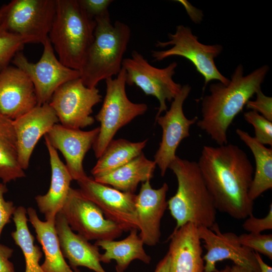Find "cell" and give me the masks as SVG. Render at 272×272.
<instances>
[{
	"instance_id": "obj_33",
	"label": "cell",
	"mask_w": 272,
	"mask_h": 272,
	"mask_svg": "<svg viewBox=\"0 0 272 272\" xmlns=\"http://www.w3.org/2000/svg\"><path fill=\"white\" fill-rule=\"evenodd\" d=\"M243 229L249 233L259 234L263 231L272 229V204L269 205L267 215L262 218L250 215L242 225Z\"/></svg>"
},
{
	"instance_id": "obj_14",
	"label": "cell",
	"mask_w": 272,
	"mask_h": 272,
	"mask_svg": "<svg viewBox=\"0 0 272 272\" xmlns=\"http://www.w3.org/2000/svg\"><path fill=\"white\" fill-rule=\"evenodd\" d=\"M191 89L188 84L182 86L180 92L172 101L169 109L164 115L156 117V121L162 129V137L154 161L162 177L176 158V151L181 142L190 136V126L198 120L197 116L187 118L183 112V105Z\"/></svg>"
},
{
	"instance_id": "obj_39",
	"label": "cell",
	"mask_w": 272,
	"mask_h": 272,
	"mask_svg": "<svg viewBox=\"0 0 272 272\" xmlns=\"http://www.w3.org/2000/svg\"><path fill=\"white\" fill-rule=\"evenodd\" d=\"M170 257L167 253L157 265L154 272H170Z\"/></svg>"
},
{
	"instance_id": "obj_38",
	"label": "cell",
	"mask_w": 272,
	"mask_h": 272,
	"mask_svg": "<svg viewBox=\"0 0 272 272\" xmlns=\"http://www.w3.org/2000/svg\"><path fill=\"white\" fill-rule=\"evenodd\" d=\"M175 1L183 5L190 18L194 23H200L203 17L202 11L197 9L186 0H178Z\"/></svg>"
},
{
	"instance_id": "obj_40",
	"label": "cell",
	"mask_w": 272,
	"mask_h": 272,
	"mask_svg": "<svg viewBox=\"0 0 272 272\" xmlns=\"http://www.w3.org/2000/svg\"><path fill=\"white\" fill-rule=\"evenodd\" d=\"M254 255L259 265L260 272H272V267L264 262L259 253L254 252Z\"/></svg>"
},
{
	"instance_id": "obj_20",
	"label": "cell",
	"mask_w": 272,
	"mask_h": 272,
	"mask_svg": "<svg viewBox=\"0 0 272 272\" xmlns=\"http://www.w3.org/2000/svg\"><path fill=\"white\" fill-rule=\"evenodd\" d=\"M170 272H203L204 260L197 226L187 223L169 236Z\"/></svg>"
},
{
	"instance_id": "obj_10",
	"label": "cell",
	"mask_w": 272,
	"mask_h": 272,
	"mask_svg": "<svg viewBox=\"0 0 272 272\" xmlns=\"http://www.w3.org/2000/svg\"><path fill=\"white\" fill-rule=\"evenodd\" d=\"M42 55L37 62H30L22 51L17 53L12 62L24 72L32 82L37 105L49 103L54 92L62 84L80 78L79 71L68 67L56 56L48 39L43 44Z\"/></svg>"
},
{
	"instance_id": "obj_29",
	"label": "cell",
	"mask_w": 272,
	"mask_h": 272,
	"mask_svg": "<svg viewBox=\"0 0 272 272\" xmlns=\"http://www.w3.org/2000/svg\"><path fill=\"white\" fill-rule=\"evenodd\" d=\"M26 214L27 209L24 207L16 208L12 217L16 230L12 232L11 236L24 255L25 272H45L39 264L42 253L40 247L34 243V237L29 230Z\"/></svg>"
},
{
	"instance_id": "obj_26",
	"label": "cell",
	"mask_w": 272,
	"mask_h": 272,
	"mask_svg": "<svg viewBox=\"0 0 272 272\" xmlns=\"http://www.w3.org/2000/svg\"><path fill=\"white\" fill-rule=\"evenodd\" d=\"M236 132L251 150L255 159V170L249 191V197L254 201L272 188V149L266 148L241 129L237 128Z\"/></svg>"
},
{
	"instance_id": "obj_17",
	"label": "cell",
	"mask_w": 272,
	"mask_h": 272,
	"mask_svg": "<svg viewBox=\"0 0 272 272\" xmlns=\"http://www.w3.org/2000/svg\"><path fill=\"white\" fill-rule=\"evenodd\" d=\"M37 105L34 86L27 75L15 66L0 72V113L14 120Z\"/></svg>"
},
{
	"instance_id": "obj_25",
	"label": "cell",
	"mask_w": 272,
	"mask_h": 272,
	"mask_svg": "<svg viewBox=\"0 0 272 272\" xmlns=\"http://www.w3.org/2000/svg\"><path fill=\"white\" fill-rule=\"evenodd\" d=\"M137 229H131L125 238L119 241H96L94 244L105 250L100 255V261L109 263L112 260H115L116 272H124L131 262L135 259L149 264L151 258L146 252L144 243Z\"/></svg>"
},
{
	"instance_id": "obj_6",
	"label": "cell",
	"mask_w": 272,
	"mask_h": 272,
	"mask_svg": "<svg viewBox=\"0 0 272 272\" xmlns=\"http://www.w3.org/2000/svg\"><path fill=\"white\" fill-rule=\"evenodd\" d=\"M106 94L102 107L95 116L100 123L98 135L93 145L99 158L117 131L148 109L145 103H135L128 98L125 90L126 72L122 67L114 79L105 80Z\"/></svg>"
},
{
	"instance_id": "obj_11",
	"label": "cell",
	"mask_w": 272,
	"mask_h": 272,
	"mask_svg": "<svg viewBox=\"0 0 272 272\" xmlns=\"http://www.w3.org/2000/svg\"><path fill=\"white\" fill-rule=\"evenodd\" d=\"M96 87L86 86L80 78L60 86L53 94L49 102L63 126L80 129L92 125L93 107L102 101Z\"/></svg>"
},
{
	"instance_id": "obj_16",
	"label": "cell",
	"mask_w": 272,
	"mask_h": 272,
	"mask_svg": "<svg viewBox=\"0 0 272 272\" xmlns=\"http://www.w3.org/2000/svg\"><path fill=\"white\" fill-rule=\"evenodd\" d=\"M99 127L91 130L67 128L61 124L54 125L44 135L50 145L63 155L65 164L73 180L77 181L87 176L83 167L84 157L93 147Z\"/></svg>"
},
{
	"instance_id": "obj_36",
	"label": "cell",
	"mask_w": 272,
	"mask_h": 272,
	"mask_svg": "<svg viewBox=\"0 0 272 272\" xmlns=\"http://www.w3.org/2000/svg\"><path fill=\"white\" fill-rule=\"evenodd\" d=\"M113 2L111 0H78L81 7L93 19L108 12V7Z\"/></svg>"
},
{
	"instance_id": "obj_35",
	"label": "cell",
	"mask_w": 272,
	"mask_h": 272,
	"mask_svg": "<svg viewBox=\"0 0 272 272\" xmlns=\"http://www.w3.org/2000/svg\"><path fill=\"white\" fill-rule=\"evenodd\" d=\"M8 191L6 184L0 182V238L4 227L11 222L16 209L13 201L4 198V194Z\"/></svg>"
},
{
	"instance_id": "obj_12",
	"label": "cell",
	"mask_w": 272,
	"mask_h": 272,
	"mask_svg": "<svg viewBox=\"0 0 272 272\" xmlns=\"http://www.w3.org/2000/svg\"><path fill=\"white\" fill-rule=\"evenodd\" d=\"M60 212L72 230L88 241L114 240L123 232L117 224L106 218L99 207L79 189L70 188Z\"/></svg>"
},
{
	"instance_id": "obj_9",
	"label": "cell",
	"mask_w": 272,
	"mask_h": 272,
	"mask_svg": "<svg viewBox=\"0 0 272 272\" xmlns=\"http://www.w3.org/2000/svg\"><path fill=\"white\" fill-rule=\"evenodd\" d=\"M177 63L173 61L164 68L152 65L136 50L130 57L124 58L122 67L126 72V83L135 85L146 95L155 97L159 106L156 117L167 110L166 101H172L180 92L182 86L173 79Z\"/></svg>"
},
{
	"instance_id": "obj_24",
	"label": "cell",
	"mask_w": 272,
	"mask_h": 272,
	"mask_svg": "<svg viewBox=\"0 0 272 272\" xmlns=\"http://www.w3.org/2000/svg\"><path fill=\"white\" fill-rule=\"evenodd\" d=\"M156 166L155 161L148 159L142 153L122 166L94 179L120 191L134 193L140 182L153 177Z\"/></svg>"
},
{
	"instance_id": "obj_8",
	"label": "cell",
	"mask_w": 272,
	"mask_h": 272,
	"mask_svg": "<svg viewBox=\"0 0 272 272\" xmlns=\"http://www.w3.org/2000/svg\"><path fill=\"white\" fill-rule=\"evenodd\" d=\"M55 10L56 0H13L0 8V26L43 44L48 38Z\"/></svg>"
},
{
	"instance_id": "obj_15",
	"label": "cell",
	"mask_w": 272,
	"mask_h": 272,
	"mask_svg": "<svg viewBox=\"0 0 272 272\" xmlns=\"http://www.w3.org/2000/svg\"><path fill=\"white\" fill-rule=\"evenodd\" d=\"M197 230L207 250L202 257L205 261L203 272H219L216 267V263L225 259L252 272H260L254 251L242 246L236 234L221 232L217 223L211 228L198 226Z\"/></svg>"
},
{
	"instance_id": "obj_18",
	"label": "cell",
	"mask_w": 272,
	"mask_h": 272,
	"mask_svg": "<svg viewBox=\"0 0 272 272\" xmlns=\"http://www.w3.org/2000/svg\"><path fill=\"white\" fill-rule=\"evenodd\" d=\"M59 120L49 103L37 105L13 120L19 163L25 170L28 168L33 150L40 140Z\"/></svg>"
},
{
	"instance_id": "obj_4",
	"label": "cell",
	"mask_w": 272,
	"mask_h": 272,
	"mask_svg": "<svg viewBox=\"0 0 272 272\" xmlns=\"http://www.w3.org/2000/svg\"><path fill=\"white\" fill-rule=\"evenodd\" d=\"M94 19V39L80 70V78L89 88L120 73L131 33L126 24L112 23L108 11Z\"/></svg>"
},
{
	"instance_id": "obj_43",
	"label": "cell",
	"mask_w": 272,
	"mask_h": 272,
	"mask_svg": "<svg viewBox=\"0 0 272 272\" xmlns=\"http://www.w3.org/2000/svg\"><path fill=\"white\" fill-rule=\"evenodd\" d=\"M219 272H220V270H219Z\"/></svg>"
},
{
	"instance_id": "obj_37",
	"label": "cell",
	"mask_w": 272,
	"mask_h": 272,
	"mask_svg": "<svg viewBox=\"0 0 272 272\" xmlns=\"http://www.w3.org/2000/svg\"><path fill=\"white\" fill-rule=\"evenodd\" d=\"M13 249L0 244V272H16L13 263L10 260Z\"/></svg>"
},
{
	"instance_id": "obj_7",
	"label": "cell",
	"mask_w": 272,
	"mask_h": 272,
	"mask_svg": "<svg viewBox=\"0 0 272 272\" xmlns=\"http://www.w3.org/2000/svg\"><path fill=\"white\" fill-rule=\"evenodd\" d=\"M168 35V41H157L156 47L170 48L165 50H152L151 56L155 61H161L172 56L187 59L203 77V91L209 82L213 80L218 81L224 85L229 83L230 80L219 72L214 60L223 50L221 45L201 43L192 33L190 28L182 25L177 26L175 32Z\"/></svg>"
},
{
	"instance_id": "obj_28",
	"label": "cell",
	"mask_w": 272,
	"mask_h": 272,
	"mask_svg": "<svg viewBox=\"0 0 272 272\" xmlns=\"http://www.w3.org/2000/svg\"><path fill=\"white\" fill-rule=\"evenodd\" d=\"M148 141L146 139L135 143L122 139H113L91 171L94 178L107 174L140 155Z\"/></svg>"
},
{
	"instance_id": "obj_32",
	"label": "cell",
	"mask_w": 272,
	"mask_h": 272,
	"mask_svg": "<svg viewBox=\"0 0 272 272\" xmlns=\"http://www.w3.org/2000/svg\"><path fill=\"white\" fill-rule=\"evenodd\" d=\"M240 244L253 251L272 259V235L244 233L238 236Z\"/></svg>"
},
{
	"instance_id": "obj_31",
	"label": "cell",
	"mask_w": 272,
	"mask_h": 272,
	"mask_svg": "<svg viewBox=\"0 0 272 272\" xmlns=\"http://www.w3.org/2000/svg\"><path fill=\"white\" fill-rule=\"evenodd\" d=\"M245 120L254 127L255 140L261 144L272 146V121L258 112L250 110L244 113Z\"/></svg>"
},
{
	"instance_id": "obj_27",
	"label": "cell",
	"mask_w": 272,
	"mask_h": 272,
	"mask_svg": "<svg viewBox=\"0 0 272 272\" xmlns=\"http://www.w3.org/2000/svg\"><path fill=\"white\" fill-rule=\"evenodd\" d=\"M25 176L18 161L13 120L0 113V179L7 184Z\"/></svg>"
},
{
	"instance_id": "obj_34",
	"label": "cell",
	"mask_w": 272,
	"mask_h": 272,
	"mask_svg": "<svg viewBox=\"0 0 272 272\" xmlns=\"http://www.w3.org/2000/svg\"><path fill=\"white\" fill-rule=\"evenodd\" d=\"M255 100H249L245 106L255 111L267 120L272 121V98L265 95L261 90L256 93Z\"/></svg>"
},
{
	"instance_id": "obj_3",
	"label": "cell",
	"mask_w": 272,
	"mask_h": 272,
	"mask_svg": "<svg viewBox=\"0 0 272 272\" xmlns=\"http://www.w3.org/2000/svg\"><path fill=\"white\" fill-rule=\"evenodd\" d=\"M169 168L175 175L178 183L176 193L167 201L176 222L174 230L187 223L211 228L216 223L217 209L197 163L176 156Z\"/></svg>"
},
{
	"instance_id": "obj_1",
	"label": "cell",
	"mask_w": 272,
	"mask_h": 272,
	"mask_svg": "<svg viewBox=\"0 0 272 272\" xmlns=\"http://www.w3.org/2000/svg\"><path fill=\"white\" fill-rule=\"evenodd\" d=\"M197 163L217 210L237 220L253 214L249 191L254 171L243 150L228 143L204 146Z\"/></svg>"
},
{
	"instance_id": "obj_23",
	"label": "cell",
	"mask_w": 272,
	"mask_h": 272,
	"mask_svg": "<svg viewBox=\"0 0 272 272\" xmlns=\"http://www.w3.org/2000/svg\"><path fill=\"white\" fill-rule=\"evenodd\" d=\"M27 214L44 253L45 259L41 265L43 270L45 272H74L62 254L55 228V220L41 221L36 211L31 207L27 209Z\"/></svg>"
},
{
	"instance_id": "obj_19",
	"label": "cell",
	"mask_w": 272,
	"mask_h": 272,
	"mask_svg": "<svg viewBox=\"0 0 272 272\" xmlns=\"http://www.w3.org/2000/svg\"><path fill=\"white\" fill-rule=\"evenodd\" d=\"M150 180L142 182L136 196L135 208L139 224V236L144 244L156 245L161 237V221L168 207L166 183L158 189L152 187Z\"/></svg>"
},
{
	"instance_id": "obj_41",
	"label": "cell",
	"mask_w": 272,
	"mask_h": 272,
	"mask_svg": "<svg viewBox=\"0 0 272 272\" xmlns=\"http://www.w3.org/2000/svg\"><path fill=\"white\" fill-rule=\"evenodd\" d=\"M220 272H252L251 270L243 267L233 265L232 266L227 265L224 269L220 270Z\"/></svg>"
},
{
	"instance_id": "obj_2",
	"label": "cell",
	"mask_w": 272,
	"mask_h": 272,
	"mask_svg": "<svg viewBox=\"0 0 272 272\" xmlns=\"http://www.w3.org/2000/svg\"><path fill=\"white\" fill-rule=\"evenodd\" d=\"M269 70L261 66L244 76V67L238 65L227 85L211 84L209 95L201 102V118L197 126L219 146L228 143L227 130L235 117L242 111L250 99L261 90Z\"/></svg>"
},
{
	"instance_id": "obj_22",
	"label": "cell",
	"mask_w": 272,
	"mask_h": 272,
	"mask_svg": "<svg viewBox=\"0 0 272 272\" xmlns=\"http://www.w3.org/2000/svg\"><path fill=\"white\" fill-rule=\"evenodd\" d=\"M45 143L49 155L51 176L47 192L35 196V199L46 221H55L68 195L73 179L65 166L58 156L57 150L44 137Z\"/></svg>"
},
{
	"instance_id": "obj_30",
	"label": "cell",
	"mask_w": 272,
	"mask_h": 272,
	"mask_svg": "<svg viewBox=\"0 0 272 272\" xmlns=\"http://www.w3.org/2000/svg\"><path fill=\"white\" fill-rule=\"evenodd\" d=\"M39 43L33 37L10 33L0 26V72L9 65L15 54L27 43Z\"/></svg>"
},
{
	"instance_id": "obj_13",
	"label": "cell",
	"mask_w": 272,
	"mask_h": 272,
	"mask_svg": "<svg viewBox=\"0 0 272 272\" xmlns=\"http://www.w3.org/2000/svg\"><path fill=\"white\" fill-rule=\"evenodd\" d=\"M77 182L82 194L98 206L106 218L117 224L123 231L139 230L137 195L109 187L88 176Z\"/></svg>"
},
{
	"instance_id": "obj_21",
	"label": "cell",
	"mask_w": 272,
	"mask_h": 272,
	"mask_svg": "<svg viewBox=\"0 0 272 272\" xmlns=\"http://www.w3.org/2000/svg\"><path fill=\"white\" fill-rule=\"evenodd\" d=\"M55 228L62 254L73 269L85 266L95 272H106L101 264L99 247L75 233L60 212L56 216Z\"/></svg>"
},
{
	"instance_id": "obj_5",
	"label": "cell",
	"mask_w": 272,
	"mask_h": 272,
	"mask_svg": "<svg viewBox=\"0 0 272 272\" xmlns=\"http://www.w3.org/2000/svg\"><path fill=\"white\" fill-rule=\"evenodd\" d=\"M96 24L78 0H56L48 39L62 64L80 71L93 42Z\"/></svg>"
},
{
	"instance_id": "obj_42",
	"label": "cell",
	"mask_w": 272,
	"mask_h": 272,
	"mask_svg": "<svg viewBox=\"0 0 272 272\" xmlns=\"http://www.w3.org/2000/svg\"><path fill=\"white\" fill-rule=\"evenodd\" d=\"M74 272H80V270L77 269V268H74Z\"/></svg>"
}]
</instances>
